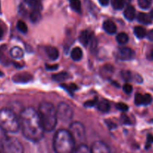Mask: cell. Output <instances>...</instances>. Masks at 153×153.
<instances>
[{
    "instance_id": "6da1fadb",
    "label": "cell",
    "mask_w": 153,
    "mask_h": 153,
    "mask_svg": "<svg viewBox=\"0 0 153 153\" xmlns=\"http://www.w3.org/2000/svg\"><path fill=\"white\" fill-rule=\"evenodd\" d=\"M20 124L22 133L27 140L38 142L43 138L44 134L38 111L32 107H27L21 111L20 115Z\"/></svg>"
},
{
    "instance_id": "7a4b0ae2",
    "label": "cell",
    "mask_w": 153,
    "mask_h": 153,
    "mask_svg": "<svg viewBox=\"0 0 153 153\" xmlns=\"http://www.w3.org/2000/svg\"><path fill=\"white\" fill-rule=\"evenodd\" d=\"M39 118L45 131H52L56 126L58 116L55 106L49 102H42L38 108Z\"/></svg>"
},
{
    "instance_id": "3957f363",
    "label": "cell",
    "mask_w": 153,
    "mask_h": 153,
    "mask_svg": "<svg viewBox=\"0 0 153 153\" xmlns=\"http://www.w3.org/2000/svg\"><path fill=\"white\" fill-rule=\"evenodd\" d=\"M75 140L69 131L59 129L56 132L52 141L54 152L56 153H74L76 149Z\"/></svg>"
},
{
    "instance_id": "277c9868",
    "label": "cell",
    "mask_w": 153,
    "mask_h": 153,
    "mask_svg": "<svg viewBox=\"0 0 153 153\" xmlns=\"http://www.w3.org/2000/svg\"><path fill=\"white\" fill-rule=\"evenodd\" d=\"M0 127L6 132L16 133L19 131L20 120L13 111L9 108L0 110Z\"/></svg>"
},
{
    "instance_id": "5b68a950",
    "label": "cell",
    "mask_w": 153,
    "mask_h": 153,
    "mask_svg": "<svg viewBox=\"0 0 153 153\" xmlns=\"http://www.w3.org/2000/svg\"><path fill=\"white\" fill-rule=\"evenodd\" d=\"M1 148L4 153H24L22 143L16 137H7L2 143Z\"/></svg>"
},
{
    "instance_id": "8992f818",
    "label": "cell",
    "mask_w": 153,
    "mask_h": 153,
    "mask_svg": "<svg viewBox=\"0 0 153 153\" xmlns=\"http://www.w3.org/2000/svg\"><path fill=\"white\" fill-rule=\"evenodd\" d=\"M58 119L62 122H68L73 117V109L65 102H60L56 108Z\"/></svg>"
},
{
    "instance_id": "52a82bcc",
    "label": "cell",
    "mask_w": 153,
    "mask_h": 153,
    "mask_svg": "<svg viewBox=\"0 0 153 153\" xmlns=\"http://www.w3.org/2000/svg\"><path fill=\"white\" fill-rule=\"evenodd\" d=\"M69 132L70 133L75 141H76V139L82 140L85 137V127L81 123L75 121V122L70 123V127H69Z\"/></svg>"
},
{
    "instance_id": "ba28073f",
    "label": "cell",
    "mask_w": 153,
    "mask_h": 153,
    "mask_svg": "<svg viewBox=\"0 0 153 153\" xmlns=\"http://www.w3.org/2000/svg\"><path fill=\"white\" fill-rule=\"evenodd\" d=\"M92 153H111L109 146L101 141H95L91 147Z\"/></svg>"
},
{
    "instance_id": "9c48e42d",
    "label": "cell",
    "mask_w": 153,
    "mask_h": 153,
    "mask_svg": "<svg viewBox=\"0 0 153 153\" xmlns=\"http://www.w3.org/2000/svg\"><path fill=\"white\" fill-rule=\"evenodd\" d=\"M117 56H118V59L121 61H130L134 58V53L130 48L123 47L118 50Z\"/></svg>"
},
{
    "instance_id": "30bf717a",
    "label": "cell",
    "mask_w": 153,
    "mask_h": 153,
    "mask_svg": "<svg viewBox=\"0 0 153 153\" xmlns=\"http://www.w3.org/2000/svg\"><path fill=\"white\" fill-rule=\"evenodd\" d=\"M80 41L82 43L83 46H87L88 45H89L91 43V42L92 41L93 38V34L92 31H88V30H84L82 32L80 33Z\"/></svg>"
},
{
    "instance_id": "8fae6325",
    "label": "cell",
    "mask_w": 153,
    "mask_h": 153,
    "mask_svg": "<svg viewBox=\"0 0 153 153\" xmlns=\"http://www.w3.org/2000/svg\"><path fill=\"white\" fill-rule=\"evenodd\" d=\"M32 80V76L28 73H20L14 75L13 81L16 83H27Z\"/></svg>"
},
{
    "instance_id": "7c38bea8",
    "label": "cell",
    "mask_w": 153,
    "mask_h": 153,
    "mask_svg": "<svg viewBox=\"0 0 153 153\" xmlns=\"http://www.w3.org/2000/svg\"><path fill=\"white\" fill-rule=\"evenodd\" d=\"M103 28L107 34H113L116 32V25L112 21L106 20L103 24Z\"/></svg>"
},
{
    "instance_id": "4fadbf2b",
    "label": "cell",
    "mask_w": 153,
    "mask_h": 153,
    "mask_svg": "<svg viewBox=\"0 0 153 153\" xmlns=\"http://www.w3.org/2000/svg\"><path fill=\"white\" fill-rule=\"evenodd\" d=\"M124 16L128 20H133L136 16V10L132 5L128 4L124 11Z\"/></svg>"
},
{
    "instance_id": "5bb4252c",
    "label": "cell",
    "mask_w": 153,
    "mask_h": 153,
    "mask_svg": "<svg viewBox=\"0 0 153 153\" xmlns=\"http://www.w3.org/2000/svg\"><path fill=\"white\" fill-rule=\"evenodd\" d=\"M10 55L14 59H20L23 57V51L18 46H14L10 50Z\"/></svg>"
},
{
    "instance_id": "9a60e30c",
    "label": "cell",
    "mask_w": 153,
    "mask_h": 153,
    "mask_svg": "<svg viewBox=\"0 0 153 153\" xmlns=\"http://www.w3.org/2000/svg\"><path fill=\"white\" fill-rule=\"evenodd\" d=\"M45 50H46V53L47 56L51 60H56L59 56V53H58V51L56 48L49 46V47H46Z\"/></svg>"
},
{
    "instance_id": "2e32d148",
    "label": "cell",
    "mask_w": 153,
    "mask_h": 153,
    "mask_svg": "<svg viewBox=\"0 0 153 153\" xmlns=\"http://www.w3.org/2000/svg\"><path fill=\"white\" fill-rule=\"evenodd\" d=\"M96 105H97V108L104 113H106L110 109V105L107 100H101V101L98 102Z\"/></svg>"
},
{
    "instance_id": "e0dca14e",
    "label": "cell",
    "mask_w": 153,
    "mask_h": 153,
    "mask_svg": "<svg viewBox=\"0 0 153 153\" xmlns=\"http://www.w3.org/2000/svg\"><path fill=\"white\" fill-rule=\"evenodd\" d=\"M130 0H111V4L115 10H121Z\"/></svg>"
},
{
    "instance_id": "ac0fdd59",
    "label": "cell",
    "mask_w": 153,
    "mask_h": 153,
    "mask_svg": "<svg viewBox=\"0 0 153 153\" xmlns=\"http://www.w3.org/2000/svg\"><path fill=\"white\" fill-rule=\"evenodd\" d=\"M70 57L75 61H80L82 57V51L80 48L75 47L70 52Z\"/></svg>"
},
{
    "instance_id": "d6986e66",
    "label": "cell",
    "mask_w": 153,
    "mask_h": 153,
    "mask_svg": "<svg viewBox=\"0 0 153 153\" xmlns=\"http://www.w3.org/2000/svg\"><path fill=\"white\" fill-rule=\"evenodd\" d=\"M137 20L141 23L146 24V25L151 24L152 22L151 16L145 13H140L137 16Z\"/></svg>"
},
{
    "instance_id": "ffe728a7",
    "label": "cell",
    "mask_w": 153,
    "mask_h": 153,
    "mask_svg": "<svg viewBox=\"0 0 153 153\" xmlns=\"http://www.w3.org/2000/svg\"><path fill=\"white\" fill-rule=\"evenodd\" d=\"M68 73H66V72H61V73H56V74H54L52 76V79H53L54 81H56V82H64L66 79H68Z\"/></svg>"
},
{
    "instance_id": "44dd1931",
    "label": "cell",
    "mask_w": 153,
    "mask_h": 153,
    "mask_svg": "<svg viewBox=\"0 0 153 153\" xmlns=\"http://www.w3.org/2000/svg\"><path fill=\"white\" fill-rule=\"evenodd\" d=\"M134 32L138 38H143L146 36V31L145 28L142 26H136L134 29Z\"/></svg>"
},
{
    "instance_id": "7402d4cb",
    "label": "cell",
    "mask_w": 153,
    "mask_h": 153,
    "mask_svg": "<svg viewBox=\"0 0 153 153\" xmlns=\"http://www.w3.org/2000/svg\"><path fill=\"white\" fill-rule=\"evenodd\" d=\"M70 6L74 11L77 13L81 12V2L80 0H70Z\"/></svg>"
},
{
    "instance_id": "603a6c76",
    "label": "cell",
    "mask_w": 153,
    "mask_h": 153,
    "mask_svg": "<svg viewBox=\"0 0 153 153\" xmlns=\"http://www.w3.org/2000/svg\"><path fill=\"white\" fill-rule=\"evenodd\" d=\"M101 74L103 75L104 76H106V77H109V76H111L112 73H113V67H112L110 64H107V65L104 66L101 68Z\"/></svg>"
},
{
    "instance_id": "cb8c5ba5",
    "label": "cell",
    "mask_w": 153,
    "mask_h": 153,
    "mask_svg": "<svg viewBox=\"0 0 153 153\" xmlns=\"http://www.w3.org/2000/svg\"><path fill=\"white\" fill-rule=\"evenodd\" d=\"M128 36L126 33L121 32L116 36V40L119 44H125L128 41Z\"/></svg>"
},
{
    "instance_id": "d4e9b609",
    "label": "cell",
    "mask_w": 153,
    "mask_h": 153,
    "mask_svg": "<svg viewBox=\"0 0 153 153\" xmlns=\"http://www.w3.org/2000/svg\"><path fill=\"white\" fill-rule=\"evenodd\" d=\"M40 16H41V15H40V10H33L29 15V18L31 21L32 22H34V23L40 20Z\"/></svg>"
},
{
    "instance_id": "484cf974",
    "label": "cell",
    "mask_w": 153,
    "mask_h": 153,
    "mask_svg": "<svg viewBox=\"0 0 153 153\" xmlns=\"http://www.w3.org/2000/svg\"><path fill=\"white\" fill-rule=\"evenodd\" d=\"M75 153H92L91 148L86 144H80L76 148Z\"/></svg>"
},
{
    "instance_id": "4316f807",
    "label": "cell",
    "mask_w": 153,
    "mask_h": 153,
    "mask_svg": "<svg viewBox=\"0 0 153 153\" xmlns=\"http://www.w3.org/2000/svg\"><path fill=\"white\" fill-rule=\"evenodd\" d=\"M16 28L19 30L20 32L22 33H26L28 31V27H27V25L22 20H19L16 23Z\"/></svg>"
},
{
    "instance_id": "83f0119b",
    "label": "cell",
    "mask_w": 153,
    "mask_h": 153,
    "mask_svg": "<svg viewBox=\"0 0 153 153\" xmlns=\"http://www.w3.org/2000/svg\"><path fill=\"white\" fill-rule=\"evenodd\" d=\"M138 5L142 9H148L152 4V0H137Z\"/></svg>"
},
{
    "instance_id": "f1b7e54d",
    "label": "cell",
    "mask_w": 153,
    "mask_h": 153,
    "mask_svg": "<svg viewBox=\"0 0 153 153\" xmlns=\"http://www.w3.org/2000/svg\"><path fill=\"white\" fill-rule=\"evenodd\" d=\"M135 104L137 105H141L143 104V95L140 94H136L134 98Z\"/></svg>"
},
{
    "instance_id": "f546056e",
    "label": "cell",
    "mask_w": 153,
    "mask_h": 153,
    "mask_svg": "<svg viewBox=\"0 0 153 153\" xmlns=\"http://www.w3.org/2000/svg\"><path fill=\"white\" fill-rule=\"evenodd\" d=\"M122 77L126 82H129L132 79V75L130 71H122Z\"/></svg>"
},
{
    "instance_id": "4dcf8cb0",
    "label": "cell",
    "mask_w": 153,
    "mask_h": 153,
    "mask_svg": "<svg viewBox=\"0 0 153 153\" xmlns=\"http://www.w3.org/2000/svg\"><path fill=\"white\" fill-rule=\"evenodd\" d=\"M116 108L118 110L121 111H123V112L128 110V106L126 104H124V103H122V102L117 103V104L116 105Z\"/></svg>"
},
{
    "instance_id": "1f68e13d",
    "label": "cell",
    "mask_w": 153,
    "mask_h": 153,
    "mask_svg": "<svg viewBox=\"0 0 153 153\" xmlns=\"http://www.w3.org/2000/svg\"><path fill=\"white\" fill-rule=\"evenodd\" d=\"M98 103V99L94 98L92 100H88V101H86L85 103H84V106L86 108H92L93 106L96 105Z\"/></svg>"
},
{
    "instance_id": "d6a6232c",
    "label": "cell",
    "mask_w": 153,
    "mask_h": 153,
    "mask_svg": "<svg viewBox=\"0 0 153 153\" xmlns=\"http://www.w3.org/2000/svg\"><path fill=\"white\" fill-rule=\"evenodd\" d=\"M7 134H6V131H4L2 128L0 127V146H1L2 143H3L4 140L7 138Z\"/></svg>"
},
{
    "instance_id": "836d02e7",
    "label": "cell",
    "mask_w": 153,
    "mask_h": 153,
    "mask_svg": "<svg viewBox=\"0 0 153 153\" xmlns=\"http://www.w3.org/2000/svg\"><path fill=\"white\" fill-rule=\"evenodd\" d=\"M152 102V97L149 94H146L145 95H143V104L144 105H149Z\"/></svg>"
},
{
    "instance_id": "e575fe53",
    "label": "cell",
    "mask_w": 153,
    "mask_h": 153,
    "mask_svg": "<svg viewBox=\"0 0 153 153\" xmlns=\"http://www.w3.org/2000/svg\"><path fill=\"white\" fill-rule=\"evenodd\" d=\"M132 86L129 84H125V85L123 86V91L124 93H126L127 94H130L132 92Z\"/></svg>"
},
{
    "instance_id": "d590c367",
    "label": "cell",
    "mask_w": 153,
    "mask_h": 153,
    "mask_svg": "<svg viewBox=\"0 0 153 153\" xmlns=\"http://www.w3.org/2000/svg\"><path fill=\"white\" fill-rule=\"evenodd\" d=\"M121 120H122V123H124V125H127V124H130V119H129V117L124 114L122 115Z\"/></svg>"
},
{
    "instance_id": "8d00e7d4",
    "label": "cell",
    "mask_w": 153,
    "mask_h": 153,
    "mask_svg": "<svg viewBox=\"0 0 153 153\" xmlns=\"http://www.w3.org/2000/svg\"><path fill=\"white\" fill-rule=\"evenodd\" d=\"M46 70L52 71V70H56L58 69V65L57 64H52V65H50V64H46Z\"/></svg>"
},
{
    "instance_id": "74e56055",
    "label": "cell",
    "mask_w": 153,
    "mask_h": 153,
    "mask_svg": "<svg viewBox=\"0 0 153 153\" xmlns=\"http://www.w3.org/2000/svg\"><path fill=\"white\" fill-rule=\"evenodd\" d=\"M152 143H153V136L152 135V134H148V135H147V140H146V143H147L146 147H148V146H149V145H151Z\"/></svg>"
},
{
    "instance_id": "f35d334b",
    "label": "cell",
    "mask_w": 153,
    "mask_h": 153,
    "mask_svg": "<svg viewBox=\"0 0 153 153\" xmlns=\"http://www.w3.org/2000/svg\"><path fill=\"white\" fill-rule=\"evenodd\" d=\"M146 37L150 41H153V29L150 30L148 32V34H146Z\"/></svg>"
},
{
    "instance_id": "ab89813d",
    "label": "cell",
    "mask_w": 153,
    "mask_h": 153,
    "mask_svg": "<svg viewBox=\"0 0 153 153\" xmlns=\"http://www.w3.org/2000/svg\"><path fill=\"white\" fill-rule=\"evenodd\" d=\"M99 3H100L101 5L103 6H106L108 4H109L110 0H98Z\"/></svg>"
},
{
    "instance_id": "60d3db41",
    "label": "cell",
    "mask_w": 153,
    "mask_h": 153,
    "mask_svg": "<svg viewBox=\"0 0 153 153\" xmlns=\"http://www.w3.org/2000/svg\"><path fill=\"white\" fill-rule=\"evenodd\" d=\"M106 124H107L110 127H111V128H115V127L116 126L115 123H113L112 122H110V121H106Z\"/></svg>"
},
{
    "instance_id": "b9f144b4",
    "label": "cell",
    "mask_w": 153,
    "mask_h": 153,
    "mask_svg": "<svg viewBox=\"0 0 153 153\" xmlns=\"http://www.w3.org/2000/svg\"><path fill=\"white\" fill-rule=\"evenodd\" d=\"M148 58H149L150 60H153V49H152L151 52H149V55H148Z\"/></svg>"
},
{
    "instance_id": "7bdbcfd3",
    "label": "cell",
    "mask_w": 153,
    "mask_h": 153,
    "mask_svg": "<svg viewBox=\"0 0 153 153\" xmlns=\"http://www.w3.org/2000/svg\"><path fill=\"white\" fill-rule=\"evenodd\" d=\"M2 36H3V31H2V29L1 27H0V39L2 37Z\"/></svg>"
},
{
    "instance_id": "ee69618b",
    "label": "cell",
    "mask_w": 153,
    "mask_h": 153,
    "mask_svg": "<svg viewBox=\"0 0 153 153\" xmlns=\"http://www.w3.org/2000/svg\"><path fill=\"white\" fill-rule=\"evenodd\" d=\"M150 16H151V18H152L153 19V9H152V10L150 11Z\"/></svg>"
},
{
    "instance_id": "f6af8a7d",
    "label": "cell",
    "mask_w": 153,
    "mask_h": 153,
    "mask_svg": "<svg viewBox=\"0 0 153 153\" xmlns=\"http://www.w3.org/2000/svg\"><path fill=\"white\" fill-rule=\"evenodd\" d=\"M2 75H3V74H2V73H1V72H0V76H2Z\"/></svg>"
},
{
    "instance_id": "bcb514c9",
    "label": "cell",
    "mask_w": 153,
    "mask_h": 153,
    "mask_svg": "<svg viewBox=\"0 0 153 153\" xmlns=\"http://www.w3.org/2000/svg\"><path fill=\"white\" fill-rule=\"evenodd\" d=\"M0 7H1V5H0Z\"/></svg>"
},
{
    "instance_id": "7dc6e473",
    "label": "cell",
    "mask_w": 153,
    "mask_h": 153,
    "mask_svg": "<svg viewBox=\"0 0 153 153\" xmlns=\"http://www.w3.org/2000/svg\"><path fill=\"white\" fill-rule=\"evenodd\" d=\"M0 153H1V152H0Z\"/></svg>"
}]
</instances>
